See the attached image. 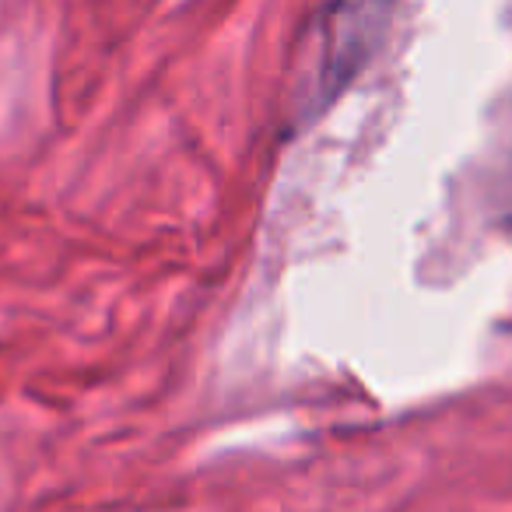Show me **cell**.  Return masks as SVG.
Wrapping results in <instances>:
<instances>
[{
    "label": "cell",
    "instance_id": "6da1fadb",
    "mask_svg": "<svg viewBox=\"0 0 512 512\" xmlns=\"http://www.w3.org/2000/svg\"><path fill=\"white\" fill-rule=\"evenodd\" d=\"M372 15L376 11L344 8L330 11L334 18L330 25H316L313 53L306 57V74L299 81L309 106L330 99L341 88V81H348V74L365 60V39L376 32Z\"/></svg>",
    "mask_w": 512,
    "mask_h": 512
},
{
    "label": "cell",
    "instance_id": "7a4b0ae2",
    "mask_svg": "<svg viewBox=\"0 0 512 512\" xmlns=\"http://www.w3.org/2000/svg\"><path fill=\"white\" fill-rule=\"evenodd\" d=\"M509 225H512V207H509Z\"/></svg>",
    "mask_w": 512,
    "mask_h": 512
}]
</instances>
